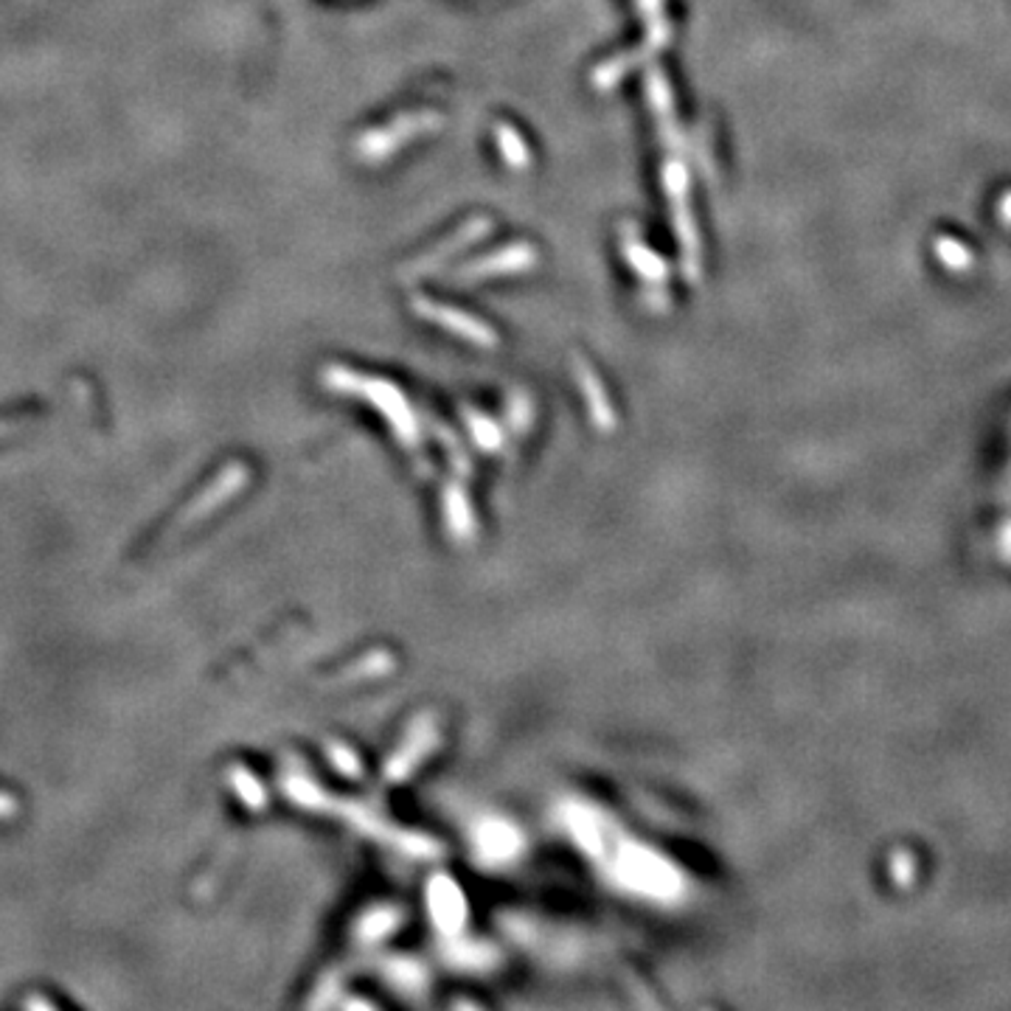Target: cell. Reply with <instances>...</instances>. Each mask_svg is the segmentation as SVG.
I'll return each mask as SVG.
<instances>
[{
    "instance_id": "obj_1",
    "label": "cell",
    "mask_w": 1011,
    "mask_h": 1011,
    "mask_svg": "<svg viewBox=\"0 0 1011 1011\" xmlns=\"http://www.w3.org/2000/svg\"><path fill=\"white\" fill-rule=\"evenodd\" d=\"M439 115L436 113H413V115H402V119L393 121L391 126L386 130H374L368 133L366 138L357 144V153L363 155L366 160H379L391 155L393 149H400L405 141H411L413 135L425 133V130H433V126H439Z\"/></svg>"
},
{
    "instance_id": "obj_2",
    "label": "cell",
    "mask_w": 1011,
    "mask_h": 1011,
    "mask_svg": "<svg viewBox=\"0 0 1011 1011\" xmlns=\"http://www.w3.org/2000/svg\"><path fill=\"white\" fill-rule=\"evenodd\" d=\"M327 377L332 379V386L343 388V391L366 393L368 400H371L379 411H386L388 416H391L397 430L413 436V422H411V416H407L405 402H402V397L393 391L391 386H386V382H374V379L354 377V374H349V371H334V368L327 374Z\"/></svg>"
},
{
    "instance_id": "obj_3",
    "label": "cell",
    "mask_w": 1011,
    "mask_h": 1011,
    "mask_svg": "<svg viewBox=\"0 0 1011 1011\" xmlns=\"http://www.w3.org/2000/svg\"><path fill=\"white\" fill-rule=\"evenodd\" d=\"M413 309H416V313H419L425 320H433V324H439V327H444V329H453V332H459L461 338L473 340V343H478V346H495V343H498V338L489 332V327H484L480 320L470 318V315L459 313V309L433 304V301H425V299L413 301Z\"/></svg>"
},
{
    "instance_id": "obj_4",
    "label": "cell",
    "mask_w": 1011,
    "mask_h": 1011,
    "mask_svg": "<svg viewBox=\"0 0 1011 1011\" xmlns=\"http://www.w3.org/2000/svg\"><path fill=\"white\" fill-rule=\"evenodd\" d=\"M534 261H537V253L528 245H509L495 256H486V259L464 267L459 276L461 279H489V276L500 273H520V270H528Z\"/></svg>"
},
{
    "instance_id": "obj_5",
    "label": "cell",
    "mask_w": 1011,
    "mask_h": 1011,
    "mask_svg": "<svg viewBox=\"0 0 1011 1011\" xmlns=\"http://www.w3.org/2000/svg\"><path fill=\"white\" fill-rule=\"evenodd\" d=\"M486 231H489V222H486V220H473V222H466V226L461 228V231H455L453 236H450V240H444V242H441V245L436 247V251L425 253V256H422V259H416V261H413V265L407 267V279H413V276H425V273H430L433 267H439L441 261H447V259H450V256H453V253H459L461 247H464V245H470V242L480 240V236H484Z\"/></svg>"
},
{
    "instance_id": "obj_6",
    "label": "cell",
    "mask_w": 1011,
    "mask_h": 1011,
    "mask_svg": "<svg viewBox=\"0 0 1011 1011\" xmlns=\"http://www.w3.org/2000/svg\"><path fill=\"white\" fill-rule=\"evenodd\" d=\"M498 147H500V153H503V158L509 160L512 167L523 169L528 163L526 144H523V138H520V135L514 133V130L509 124L498 126Z\"/></svg>"
},
{
    "instance_id": "obj_7",
    "label": "cell",
    "mask_w": 1011,
    "mask_h": 1011,
    "mask_svg": "<svg viewBox=\"0 0 1011 1011\" xmlns=\"http://www.w3.org/2000/svg\"><path fill=\"white\" fill-rule=\"evenodd\" d=\"M626 256H630V261L635 267H638V273L644 276V279H663L666 276V270H663V261L658 259V256H655L653 251H646L644 245H641V242H626Z\"/></svg>"
},
{
    "instance_id": "obj_8",
    "label": "cell",
    "mask_w": 1011,
    "mask_h": 1011,
    "mask_svg": "<svg viewBox=\"0 0 1011 1011\" xmlns=\"http://www.w3.org/2000/svg\"><path fill=\"white\" fill-rule=\"evenodd\" d=\"M576 377H580L582 388H585V391L590 393V400L599 402V416H596V419H599L601 425H605V419L610 422V407L605 405V397H601V391H599V379L593 377V374L587 371V368H582V363H576Z\"/></svg>"
}]
</instances>
